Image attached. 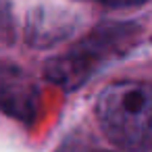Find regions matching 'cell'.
I'll list each match as a JSON object with an SVG mask.
<instances>
[{
  "label": "cell",
  "mask_w": 152,
  "mask_h": 152,
  "mask_svg": "<svg viewBox=\"0 0 152 152\" xmlns=\"http://www.w3.org/2000/svg\"><path fill=\"white\" fill-rule=\"evenodd\" d=\"M42 90L31 73L15 65L0 67V113L31 125L40 110Z\"/></svg>",
  "instance_id": "cell-3"
},
{
  "label": "cell",
  "mask_w": 152,
  "mask_h": 152,
  "mask_svg": "<svg viewBox=\"0 0 152 152\" xmlns=\"http://www.w3.org/2000/svg\"><path fill=\"white\" fill-rule=\"evenodd\" d=\"M102 152H108V150H102Z\"/></svg>",
  "instance_id": "cell-7"
},
{
  "label": "cell",
  "mask_w": 152,
  "mask_h": 152,
  "mask_svg": "<svg viewBox=\"0 0 152 152\" xmlns=\"http://www.w3.org/2000/svg\"><path fill=\"white\" fill-rule=\"evenodd\" d=\"M144 27L135 21H106L69 50L52 56L44 65V77L71 92L88 83L102 67L131 52L142 40Z\"/></svg>",
  "instance_id": "cell-1"
},
{
  "label": "cell",
  "mask_w": 152,
  "mask_h": 152,
  "mask_svg": "<svg viewBox=\"0 0 152 152\" xmlns=\"http://www.w3.org/2000/svg\"><path fill=\"white\" fill-rule=\"evenodd\" d=\"M96 119L104 135L127 152H148L152 140V92L144 81H119L96 100Z\"/></svg>",
  "instance_id": "cell-2"
},
{
  "label": "cell",
  "mask_w": 152,
  "mask_h": 152,
  "mask_svg": "<svg viewBox=\"0 0 152 152\" xmlns=\"http://www.w3.org/2000/svg\"><path fill=\"white\" fill-rule=\"evenodd\" d=\"M77 2H90V4L110 9V11H131V9L146 7L148 0H77Z\"/></svg>",
  "instance_id": "cell-6"
},
{
  "label": "cell",
  "mask_w": 152,
  "mask_h": 152,
  "mask_svg": "<svg viewBox=\"0 0 152 152\" xmlns=\"http://www.w3.org/2000/svg\"><path fill=\"white\" fill-rule=\"evenodd\" d=\"M81 25L77 13L56 7V4H42L29 11L25 19V42L31 48L44 50L54 48L67 42Z\"/></svg>",
  "instance_id": "cell-4"
},
{
  "label": "cell",
  "mask_w": 152,
  "mask_h": 152,
  "mask_svg": "<svg viewBox=\"0 0 152 152\" xmlns=\"http://www.w3.org/2000/svg\"><path fill=\"white\" fill-rule=\"evenodd\" d=\"M17 40V19L15 2L0 0V44H13Z\"/></svg>",
  "instance_id": "cell-5"
}]
</instances>
